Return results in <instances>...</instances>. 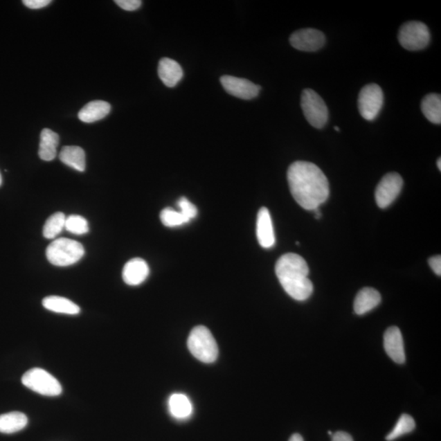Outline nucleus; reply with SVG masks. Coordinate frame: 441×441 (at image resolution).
Here are the masks:
<instances>
[{
	"mask_svg": "<svg viewBox=\"0 0 441 441\" xmlns=\"http://www.w3.org/2000/svg\"><path fill=\"white\" fill-rule=\"evenodd\" d=\"M287 179L295 201L307 210L319 208L330 197L329 181L315 163L294 162L289 168Z\"/></svg>",
	"mask_w": 441,
	"mask_h": 441,
	"instance_id": "obj_1",
	"label": "nucleus"
},
{
	"mask_svg": "<svg viewBox=\"0 0 441 441\" xmlns=\"http://www.w3.org/2000/svg\"><path fill=\"white\" fill-rule=\"evenodd\" d=\"M276 274L282 287L297 301H305L313 293L308 278L309 267L305 259L293 253L280 257L276 264Z\"/></svg>",
	"mask_w": 441,
	"mask_h": 441,
	"instance_id": "obj_2",
	"label": "nucleus"
},
{
	"mask_svg": "<svg viewBox=\"0 0 441 441\" xmlns=\"http://www.w3.org/2000/svg\"><path fill=\"white\" fill-rule=\"evenodd\" d=\"M84 253V246L78 241L66 238L53 240L46 249L48 261L57 267L75 264Z\"/></svg>",
	"mask_w": 441,
	"mask_h": 441,
	"instance_id": "obj_3",
	"label": "nucleus"
},
{
	"mask_svg": "<svg viewBox=\"0 0 441 441\" xmlns=\"http://www.w3.org/2000/svg\"><path fill=\"white\" fill-rule=\"evenodd\" d=\"M188 345L190 353L203 363H210L217 360V344L211 332L206 327H195L189 335Z\"/></svg>",
	"mask_w": 441,
	"mask_h": 441,
	"instance_id": "obj_4",
	"label": "nucleus"
},
{
	"mask_svg": "<svg viewBox=\"0 0 441 441\" xmlns=\"http://www.w3.org/2000/svg\"><path fill=\"white\" fill-rule=\"evenodd\" d=\"M21 383L33 392L45 397H58L62 393L60 383L55 377L39 368H35L25 372Z\"/></svg>",
	"mask_w": 441,
	"mask_h": 441,
	"instance_id": "obj_5",
	"label": "nucleus"
},
{
	"mask_svg": "<svg viewBox=\"0 0 441 441\" xmlns=\"http://www.w3.org/2000/svg\"><path fill=\"white\" fill-rule=\"evenodd\" d=\"M301 106L309 124L316 129L324 128L329 119V111L323 98L315 91L303 90Z\"/></svg>",
	"mask_w": 441,
	"mask_h": 441,
	"instance_id": "obj_6",
	"label": "nucleus"
},
{
	"mask_svg": "<svg viewBox=\"0 0 441 441\" xmlns=\"http://www.w3.org/2000/svg\"><path fill=\"white\" fill-rule=\"evenodd\" d=\"M399 44L408 51L424 49L429 44L431 34L429 27L421 21H408L399 28Z\"/></svg>",
	"mask_w": 441,
	"mask_h": 441,
	"instance_id": "obj_7",
	"label": "nucleus"
},
{
	"mask_svg": "<svg viewBox=\"0 0 441 441\" xmlns=\"http://www.w3.org/2000/svg\"><path fill=\"white\" fill-rule=\"evenodd\" d=\"M384 95L379 85L370 84L363 87L358 98V107L361 116L368 121L376 119L383 108Z\"/></svg>",
	"mask_w": 441,
	"mask_h": 441,
	"instance_id": "obj_8",
	"label": "nucleus"
},
{
	"mask_svg": "<svg viewBox=\"0 0 441 441\" xmlns=\"http://www.w3.org/2000/svg\"><path fill=\"white\" fill-rule=\"evenodd\" d=\"M404 185L402 177L397 172H390L385 175L377 186L375 199L377 206L388 208L401 193Z\"/></svg>",
	"mask_w": 441,
	"mask_h": 441,
	"instance_id": "obj_9",
	"label": "nucleus"
},
{
	"mask_svg": "<svg viewBox=\"0 0 441 441\" xmlns=\"http://www.w3.org/2000/svg\"><path fill=\"white\" fill-rule=\"evenodd\" d=\"M294 48L303 52H316L324 47L325 35L316 29L307 28L295 31L289 38Z\"/></svg>",
	"mask_w": 441,
	"mask_h": 441,
	"instance_id": "obj_10",
	"label": "nucleus"
},
{
	"mask_svg": "<svg viewBox=\"0 0 441 441\" xmlns=\"http://www.w3.org/2000/svg\"><path fill=\"white\" fill-rule=\"evenodd\" d=\"M222 87L231 96L244 100H251L258 97L261 87L253 82L231 75H224L220 79Z\"/></svg>",
	"mask_w": 441,
	"mask_h": 441,
	"instance_id": "obj_11",
	"label": "nucleus"
},
{
	"mask_svg": "<svg viewBox=\"0 0 441 441\" xmlns=\"http://www.w3.org/2000/svg\"><path fill=\"white\" fill-rule=\"evenodd\" d=\"M384 349L394 362L402 365L406 361L402 334L397 327H390L385 332Z\"/></svg>",
	"mask_w": 441,
	"mask_h": 441,
	"instance_id": "obj_12",
	"label": "nucleus"
},
{
	"mask_svg": "<svg viewBox=\"0 0 441 441\" xmlns=\"http://www.w3.org/2000/svg\"><path fill=\"white\" fill-rule=\"evenodd\" d=\"M257 238L262 248L271 249L276 244L274 227H273L269 210L262 207L258 213Z\"/></svg>",
	"mask_w": 441,
	"mask_h": 441,
	"instance_id": "obj_13",
	"label": "nucleus"
},
{
	"mask_svg": "<svg viewBox=\"0 0 441 441\" xmlns=\"http://www.w3.org/2000/svg\"><path fill=\"white\" fill-rule=\"evenodd\" d=\"M149 274L150 268L147 262L139 258L131 259L127 262L122 272L123 280L125 284L130 286L143 284L147 279Z\"/></svg>",
	"mask_w": 441,
	"mask_h": 441,
	"instance_id": "obj_14",
	"label": "nucleus"
},
{
	"mask_svg": "<svg viewBox=\"0 0 441 441\" xmlns=\"http://www.w3.org/2000/svg\"><path fill=\"white\" fill-rule=\"evenodd\" d=\"M158 75L163 84L174 88L183 79V71L176 61L163 57L159 62Z\"/></svg>",
	"mask_w": 441,
	"mask_h": 441,
	"instance_id": "obj_15",
	"label": "nucleus"
},
{
	"mask_svg": "<svg viewBox=\"0 0 441 441\" xmlns=\"http://www.w3.org/2000/svg\"><path fill=\"white\" fill-rule=\"evenodd\" d=\"M381 300L379 291L372 288H363L357 294L354 299V311L357 315H365L379 306Z\"/></svg>",
	"mask_w": 441,
	"mask_h": 441,
	"instance_id": "obj_16",
	"label": "nucleus"
},
{
	"mask_svg": "<svg viewBox=\"0 0 441 441\" xmlns=\"http://www.w3.org/2000/svg\"><path fill=\"white\" fill-rule=\"evenodd\" d=\"M111 105L104 101H93L81 109L78 114L80 120L84 123H94L104 119L111 111Z\"/></svg>",
	"mask_w": 441,
	"mask_h": 441,
	"instance_id": "obj_17",
	"label": "nucleus"
},
{
	"mask_svg": "<svg viewBox=\"0 0 441 441\" xmlns=\"http://www.w3.org/2000/svg\"><path fill=\"white\" fill-rule=\"evenodd\" d=\"M59 136L55 132L44 129L41 132L39 156L44 161H52L57 156Z\"/></svg>",
	"mask_w": 441,
	"mask_h": 441,
	"instance_id": "obj_18",
	"label": "nucleus"
},
{
	"mask_svg": "<svg viewBox=\"0 0 441 441\" xmlns=\"http://www.w3.org/2000/svg\"><path fill=\"white\" fill-rule=\"evenodd\" d=\"M59 159L64 165L79 172H84L86 156L83 149L75 145L64 147L62 149Z\"/></svg>",
	"mask_w": 441,
	"mask_h": 441,
	"instance_id": "obj_19",
	"label": "nucleus"
},
{
	"mask_svg": "<svg viewBox=\"0 0 441 441\" xmlns=\"http://www.w3.org/2000/svg\"><path fill=\"white\" fill-rule=\"evenodd\" d=\"M28 424V417L24 413L10 412L0 415V433L12 434L24 429Z\"/></svg>",
	"mask_w": 441,
	"mask_h": 441,
	"instance_id": "obj_20",
	"label": "nucleus"
},
{
	"mask_svg": "<svg viewBox=\"0 0 441 441\" xmlns=\"http://www.w3.org/2000/svg\"><path fill=\"white\" fill-rule=\"evenodd\" d=\"M43 307L53 312L66 314V315H78L80 308L71 300L59 296H49L44 298Z\"/></svg>",
	"mask_w": 441,
	"mask_h": 441,
	"instance_id": "obj_21",
	"label": "nucleus"
},
{
	"mask_svg": "<svg viewBox=\"0 0 441 441\" xmlns=\"http://www.w3.org/2000/svg\"><path fill=\"white\" fill-rule=\"evenodd\" d=\"M170 412L177 420H186L192 413V404L184 394L172 395L169 399Z\"/></svg>",
	"mask_w": 441,
	"mask_h": 441,
	"instance_id": "obj_22",
	"label": "nucleus"
},
{
	"mask_svg": "<svg viewBox=\"0 0 441 441\" xmlns=\"http://www.w3.org/2000/svg\"><path fill=\"white\" fill-rule=\"evenodd\" d=\"M422 111L431 123L440 125L441 123V97L440 94H427L422 99L421 104Z\"/></svg>",
	"mask_w": 441,
	"mask_h": 441,
	"instance_id": "obj_23",
	"label": "nucleus"
},
{
	"mask_svg": "<svg viewBox=\"0 0 441 441\" xmlns=\"http://www.w3.org/2000/svg\"><path fill=\"white\" fill-rule=\"evenodd\" d=\"M66 218L64 213L61 212L53 213L49 217L44 226V237L51 240L60 234L65 229Z\"/></svg>",
	"mask_w": 441,
	"mask_h": 441,
	"instance_id": "obj_24",
	"label": "nucleus"
},
{
	"mask_svg": "<svg viewBox=\"0 0 441 441\" xmlns=\"http://www.w3.org/2000/svg\"><path fill=\"white\" fill-rule=\"evenodd\" d=\"M415 420H413L411 416L404 413V415H402L401 417L399 418L394 429L386 435V440L388 441L397 440L404 435L412 433V431L415 430Z\"/></svg>",
	"mask_w": 441,
	"mask_h": 441,
	"instance_id": "obj_25",
	"label": "nucleus"
},
{
	"mask_svg": "<svg viewBox=\"0 0 441 441\" xmlns=\"http://www.w3.org/2000/svg\"><path fill=\"white\" fill-rule=\"evenodd\" d=\"M161 220L168 227H177L188 224L190 222L183 213L176 211L171 208L163 209L161 213Z\"/></svg>",
	"mask_w": 441,
	"mask_h": 441,
	"instance_id": "obj_26",
	"label": "nucleus"
},
{
	"mask_svg": "<svg viewBox=\"0 0 441 441\" xmlns=\"http://www.w3.org/2000/svg\"><path fill=\"white\" fill-rule=\"evenodd\" d=\"M65 229L74 235H85L89 231V225L84 217L70 215L66 218Z\"/></svg>",
	"mask_w": 441,
	"mask_h": 441,
	"instance_id": "obj_27",
	"label": "nucleus"
},
{
	"mask_svg": "<svg viewBox=\"0 0 441 441\" xmlns=\"http://www.w3.org/2000/svg\"><path fill=\"white\" fill-rule=\"evenodd\" d=\"M177 207L179 208V210L183 213L190 221L194 219L198 215L197 208L185 197H181L179 201H177Z\"/></svg>",
	"mask_w": 441,
	"mask_h": 441,
	"instance_id": "obj_28",
	"label": "nucleus"
},
{
	"mask_svg": "<svg viewBox=\"0 0 441 441\" xmlns=\"http://www.w3.org/2000/svg\"><path fill=\"white\" fill-rule=\"evenodd\" d=\"M115 3L125 11L138 10L143 3L140 0H116Z\"/></svg>",
	"mask_w": 441,
	"mask_h": 441,
	"instance_id": "obj_29",
	"label": "nucleus"
},
{
	"mask_svg": "<svg viewBox=\"0 0 441 441\" xmlns=\"http://www.w3.org/2000/svg\"><path fill=\"white\" fill-rule=\"evenodd\" d=\"M50 0H24V6L30 9H39L47 7L51 3Z\"/></svg>",
	"mask_w": 441,
	"mask_h": 441,
	"instance_id": "obj_30",
	"label": "nucleus"
},
{
	"mask_svg": "<svg viewBox=\"0 0 441 441\" xmlns=\"http://www.w3.org/2000/svg\"><path fill=\"white\" fill-rule=\"evenodd\" d=\"M429 265L436 275L441 276V257L434 256L429 259Z\"/></svg>",
	"mask_w": 441,
	"mask_h": 441,
	"instance_id": "obj_31",
	"label": "nucleus"
},
{
	"mask_svg": "<svg viewBox=\"0 0 441 441\" xmlns=\"http://www.w3.org/2000/svg\"><path fill=\"white\" fill-rule=\"evenodd\" d=\"M332 441H354L351 435L344 431H337L332 435Z\"/></svg>",
	"mask_w": 441,
	"mask_h": 441,
	"instance_id": "obj_32",
	"label": "nucleus"
},
{
	"mask_svg": "<svg viewBox=\"0 0 441 441\" xmlns=\"http://www.w3.org/2000/svg\"><path fill=\"white\" fill-rule=\"evenodd\" d=\"M289 441H304V440L301 435L294 434L292 436H291Z\"/></svg>",
	"mask_w": 441,
	"mask_h": 441,
	"instance_id": "obj_33",
	"label": "nucleus"
},
{
	"mask_svg": "<svg viewBox=\"0 0 441 441\" xmlns=\"http://www.w3.org/2000/svg\"><path fill=\"white\" fill-rule=\"evenodd\" d=\"M438 163V169L440 171L441 170V160H440V158L438 159V163Z\"/></svg>",
	"mask_w": 441,
	"mask_h": 441,
	"instance_id": "obj_34",
	"label": "nucleus"
},
{
	"mask_svg": "<svg viewBox=\"0 0 441 441\" xmlns=\"http://www.w3.org/2000/svg\"><path fill=\"white\" fill-rule=\"evenodd\" d=\"M2 181H3L2 180V176H1V174H0V186L2 185Z\"/></svg>",
	"mask_w": 441,
	"mask_h": 441,
	"instance_id": "obj_35",
	"label": "nucleus"
},
{
	"mask_svg": "<svg viewBox=\"0 0 441 441\" xmlns=\"http://www.w3.org/2000/svg\"><path fill=\"white\" fill-rule=\"evenodd\" d=\"M334 129H335L336 131L340 132V129L339 128V127H338V126L334 127Z\"/></svg>",
	"mask_w": 441,
	"mask_h": 441,
	"instance_id": "obj_36",
	"label": "nucleus"
}]
</instances>
